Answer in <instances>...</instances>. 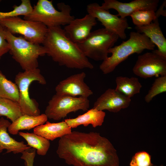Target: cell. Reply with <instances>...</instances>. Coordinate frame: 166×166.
Returning a JSON list of instances; mask_svg holds the SVG:
<instances>
[{
	"instance_id": "6da1fadb",
	"label": "cell",
	"mask_w": 166,
	"mask_h": 166,
	"mask_svg": "<svg viewBox=\"0 0 166 166\" xmlns=\"http://www.w3.org/2000/svg\"><path fill=\"white\" fill-rule=\"evenodd\" d=\"M59 157L73 166H119L117 151L100 133L74 131L60 138Z\"/></svg>"
},
{
	"instance_id": "7a4b0ae2",
	"label": "cell",
	"mask_w": 166,
	"mask_h": 166,
	"mask_svg": "<svg viewBox=\"0 0 166 166\" xmlns=\"http://www.w3.org/2000/svg\"><path fill=\"white\" fill-rule=\"evenodd\" d=\"M42 44L46 54L61 66L77 69L94 68L77 44L67 37L61 26L48 28Z\"/></svg>"
},
{
	"instance_id": "3957f363",
	"label": "cell",
	"mask_w": 166,
	"mask_h": 166,
	"mask_svg": "<svg viewBox=\"0 0 166 166\" xmlns=\"http://www.w3.org/2000/svg\"><path fill=\"white\" fill-rule=\"evenodd\" d=\"M129 36L127 41L109 49L108 53H111V56L103 61L99 66L103 74L113 71L120 64L132 54L140 53L146 49H155V45L144 34L131 32Z\"/></svg>"
},
{
	"instance_id": "277c9868",
	"label": "cell",
	"mask_w": 166,
	"mask_h": 166,
	"mask_svg": "<svg viewBox=\"0 0 166 166\" xmlns=\"http://www.w3.org/2000/svg\"><path fill=\"white\" fill-rule=\"evenodd\" d=\"M6 39L10 46L9 52L24 71L38 68V58L47 53L45 48L32 43L22 36L16 37L5 30Z\"/></svg>"
},
{
	"instance_id": "5b68a950",
	"label": "cell",
	"mask_w": 166,
	"mask_h": 166,
	"mask_svg": "<svg viewBox=\"0 0 166 166\" xmlns=\"http://www.w3.org/2000/svg\"><path fill=\"white\" fill-rule=\"evenodd\" d=\"M57 6L60 11L54 7L52 1L39 0L31 12L24 16V19L40 22L49 28L66 26L75 18L71 15L69 6L61 2Z\"/></svg>"
},
{
	"instance_id": "8992f818",
	"label": "cell",
	"mask_w": 166,
	"mask_h": 166,
	"mask_svg": "<svg viewBox=\"0 0 166 166\" xmlns=\"http://www.w3.org/2000/svg\"><path fill=\"white\" fill-rule=\"evenodd\" d=\"M119 36L105 28L91 32L83 42L77 44L85 56L95 61L105 60L108 51L117 41Z\"/></svg>"
},
{
	"instance_id": "52a82bcc",
	"label": "cell",
	"mask_w": 166,
	"mask_h": 166,
	"mask_svg": "<svg viewBox=\"0 0 166 166\" xmlns=\"http://www.w3.org/2000/svg\"><path fill=\"white\" fill-rule=\"evenodd\" d=\"M34 81L42 85L46 83L45 77L38 68L19 72L15 76V83L18 86L19 93L18 103L23 115L38 116L40 114L38 103L31 98L29 95L30 86Z\"/></svg>"
},
{
	"instance_id": "ba28073f",
	"label": "cell",
	"mask_w": 166,
	"mask_h": 166,
	"mask_svg": "<svg viewBox=\"0 0 166 166\" xmlns=\"http://www.w3.org/2000/svg\"><path fill=\"white\" fill-rule=\"evenodd\" d=\"M0 24L12 34H20L28 41L38 44H42L48 30L42 23L18 17L0 19Z\"/></svg>"
},
{
	"instance_id": "9c48e42d",
	"label": "cell",
	"mask_w": 166,
	"mask_h": 166,
	"mask_svg": "<svg viewBox=\"0 0 166 166\" xmlns=\"http://www.w3.org/2000/svg\"><path fill=\"white\" fill-rule=\"evenodd\" d=\"M89 107L88 98L55 94L48 102L45 114L48 118L58 121L71 112L88 110Z\"/></svg>"
},
{
	"instance_id": "30bf717a",
	"label": "cell",
	"mask_w": 166,
	"mask_h": 166,
	"mask_svg": "<svg viewBox=\"0 0 166 166\" xmlns=\"http://www.w3.org/2000/svg\"><path fill=\"white\" fill-rule=\"evenodd\" d=\"M133 73L144 78L166 76V57L157 49L139 55L132 69Z\"/></svg>"
},
{
	"instance_id": "8fae6325",
	"label": "cell",
	"mask_w": 166,
	"mask_h": 166,
	"mask_svg": "<svg viewBox=\"0 0 166 166\" xmlns=\"http://www.w3.org/2000/svg\"><path fill=\"white\" fill-rule=\"evenodd\" d=\"M86 10L88 14L99 21L104 28L114 33L122 39L126 38L125 30L129 27L126 18L119 17L111 14L109 10L102 8L97 3L89 4Z\"/></svg>"
},
{
	"instance_id": "7c38bea8",
	"label": "cell",
	"mask_w": 166,
	"mask_h": 166,
	"mask_svg": "<svg viewBox=\"0 0 166 166\" xmlns=\"http://www.w3.org/2000/svg\"><path fill=\"white\" fill-rule=\"evenodd\" d=\"M86 76L84 72H82L61 81L55 87L56 94L88 98L93 92L84 82Z\"/></svg>"
},
{
	"instance_id": "4fadbf2b",
	"label": "cell",
	"mask_w": 166,
	"mask_h": 166,
	"mask_svg": "<svg viewBox=\"0 0 166 166\" xmlns=\"http://www.w3.org/2000/svg\"><path fill=\"white\" fill-rule=\"evenodd\" d=\"M159 2V0H134L128 3L122 2L116 0H104L101 6L106 10L114 9L118 13L117 16L124 18L139 10H152L155 12Z\"/></svg>"
},
{
	"instance_id": "5bb4252c",
	"label": "cell",
	"mask_w": 166,
	"mask_h": 166,
	"mask_svg": "<svg viewBox=\"0 0 166 166\" xmlns=\"http://www.w3.org/2000/svg\"><path fill=\"white\" fill-rule=\"evenodd\" d=\"M97 24L96 18L88 14L82 18H74L65 26L64 30L72 41L78 44L86 38Z\"/></svg>"
},
{
	"instance_id": "9a60e30c",
	"label": "cell",
	"mask_w": 166,
	"mask_h": 166,
	"mask_svg": "<svg viewBox=\"0 0 166 166\" xmlns=\"http://www.w3.org/2000/svg\"><path fill=\"white\" fill-rule=\"evenodd\" d=\"M131 98L118 93L114 89H109L102 94L94 102L93 108L103 111L107 110L117 113L128 107Z\"/></svg>"
},
{
	"instance_id": "2e32d148",
	"label": "cell",
	"mask_w": 166,
	"mask_h": 166,
	"mask_svg": "<svg viewBox=\"0 0 166 166\" xmlns=\"http://www.w3.org/2000/svg\"><path fill=\"white\" fill-rule=\"evenodd\" d=\"M11 123L2 117L0 118V153L5 149L6 153L15 154L30 149L31 147L23 141H18L9 135L7 130Z\"/></svg>"
},
{
	"instance_id": "e0dca14e",
	"label": "cell",
	"mask_w": 166,
	"mask_h": 166,
	"mask_svg": "<svg viewBox=\"0 0 166 166\" xmlns=\"http://www.w3.org/2000/svg\"><path fill=\"white\" fill-rule=\"evenodd\" d=\"M71 128L65 121L57 123L47 121L45 124L34 128L33 132L47 140L53 141L70 133Z\"/></svg>"
},
{
	"instance_id": "ac0fdd59",
	"label": "cell",
	"mask_w": 166,
	"mask_h": 166,
	"mask_svg": "<svg viewBox=\"0 0 166 166\" xmlns=\"http://www.w3.org/2000/svg\"><path fill=\"white\" fill-rule=\"evenodd\" d=\"M135 29L137 32L144 34L148 37L157 46L159 53L166 57V39L160 26L158 19L147 25L136 26Z\"/></svg>"
},
{
	"instance_id": "d6986e66",
	"label": "cell",
	"mask_w": 166,
	"mask_h": 166,
	"mask_svg": "<svg viewBox=\"0 0 166 166\" xmlns=\"http://www.w3.org/2000/svg\"><path fill=\"white\" fill-rule=\"evenodd\" d=\"M105 116V113L103 111L93 108L75 118L65 119L64 121L71 128H76L82 125L85 127L89 124L95 128L102 125Z\"/></svg>"
},
{
	"instance_id": "ffe728a7",
	"label": "cell",
	"mask_w": 166,
	"mask_h": 166,
	"mask_svg": "<svg viewBox=\"0 0 166 166\" xmlns=\"http://www.w3.org/2000/svg\"><path fill=\"white\" fill-rule=\"evenodd\" d=\"M48 119L45 113L38 116L23 115L11 123L8 130L10 134L16 135L20 130H29L44 124Z\"/></svg>"
},
{
	"instance_id": "44dd1931",
	"label": "cell",
	"mask_w": 166,
	"mask_h": 166,
	"mask_svg": "<svg viewBox=\"0 0 166 166\" xmlns=\"http://www.w3.org/2000/svg\"><path fill=\"white\" fill-rule=\"evenodd\" d=\"M115 81V90L130 98L140 93L142 87L138 78L136 77L118 76L116 78Z\"/></svg>"
},
{
	"instance_id": "7402d4cb",
	"label": "cell",
	"mask_w": 166,
	"mask_h": 166,
	"mask_svg": "<svg viewBox=\"0 0 166 166\" xmlns=\"http://www.w3.org/2000/svg\"><path fill=\"white\" fill-rule=\"evenodd\" d=\"M18 135L26 141L27 145L36 150L39 155H45L50 146L49 141L34 133L19 132Z\"/></svg>"
},
{
	"instance_id": "603a6c76",
	"label": "cell",
	"mask_w": 166,
	"mask_h": 166,
	"mask_svg": "<svg viewBox=\"0 0 166 166\" xmlns=\"http://www.w3.org/2000/svg\"><path fill=\"white\" fill-rule=\"evenodd\" d=\"M23 115L18 103L8 99L0 97V117L4 116L12 122Z\"/></svg>"
},
{
	"instance_id": "cb8c5ba5",
	"label": "cell",
	"mask_w": 166,
	"mask_h": 166,
	"mask_svg": "<svg viewBox=\"0 0 166 166\" xmlns=\"http://www.w3.org/2000/svg\"><path fill=\"white\" fill-rule=\"evenodd\" d=\"M0 97L18 102L19 93L15 83L8 80L0 70Z\"/></svg>"
},
{
	"instance_id": "d4e9b609",
	"label": "cell",
	"mask_w": 166,
	"mask_h": 166,
	"mask_svg": "<svg viewBox=\"0 0 166 166\" xmlns=\"http://www.w3.org/2000/svg\"><path fill=\"white\" fill-rule=\"evenodd\" d=\"M130 16L133 23L136 26L148 25L156 19L155 11L152 10H137L132 13Z\"/></svg>"
},
{
	"instance_id": "484cf974",
	"label": "cell",
	"mask_w": 166,
	"mask_h": 166,
	"mask_svg": "<svg viewBox=\"0 0 166 166\" xmlns=\"http://www.w3.org/2000/svg\"><path fill=\"white\" fill-rule=\"evenodd\" d=\"M13 8V10L10 11H0V19L16 17L20 15L24 16L30 13L33 9L29 0H22L21 3L19 6L14 5Z\"/></svg>"
},
{
	"instance_id": "4316f807",
	"label": "cell",
	"mask_w": 166,
	"mask_h": 166,
	"mask_svg": "<svg viewBox=\"0 0 166 166\" xmlns=\"http://www.w3.org/2000/svg\"><path fill=\"white\" fill-rule=\"evenodd\" d=\"M166 91V76L156 78L148 93L144 97L147 103L151 101L156 96Z\"/></svg>"
},
{
	"instance_id": "83f0119b",
	"label": "cell",
	"mask_w": 166,
	"mask_h": 166,
	"mask_svg": "<svg viewBox=\"0 0 166 166\" xmlns=\"http://www.w3.org/2000/svg\"><path fill=\"white\" fill-rule=\"evenodd\" d=\"M130 166H154L151 163V156L147 152L140 151L132 156Z\"/></svg>"
},
{
	"instance_id": "f1b7e54d",
	"label": "cell",
	"mask_w": 166,
	"mask_h": 166,
	"mask_svg": "<svg viewBox=\"0 0 166 166\" xmlns=\"http://www.w3.org/2000/svg\"><path fill=\"white\" fill-rule=\"evenodd\" d=\"M5 28L0 24V60L2 57L10 51V46L6 39Z\"/></svg>"
},
{
	"instance_id": "f546056e",
	"label": "cell",
	"mask_w": 166,
	"mask_h": 166,
	"mask_svg": "<svg viewBox=\"0 0 166 166\" xmlns=\"http://www.w3.org/2000/svg\"><path fill=\"white\" fill-rule=\"evenodd\" d=\"M26 150L23 152L21 157L25 161L26 166H33L34 159L36 155V150L34 149L31 151Z\"/></svg>"
},
{
	"instance_id": "4dcf8cb0",
	"label": "cell",
	"mask_w": 166,
	"mask_h": 166,
	"mask_svg": "<svg viewBox=\"0 0 166 166\" xmlns=\"http://www.w3.org/2000/svg\"><path fill=\"white\" fill-rule=\"evenodd\" d=\"M166 7V0H164L162 4L160 6L157 10L155 12V16L156 19H158V18L161 16L164 17L166 16V10H164V8Z\"/></svg>"
},
{
	"instance_id": "1f68e13d",
	"label": "cell",
	"mask_w": 166,
	"mask_h": 166,
	"mask_svg": "<svg viewBox=\"0 0 166 166\" xmlns=\"http://www.w3.org/2000/svg\"><path fill=\"white\" fill-rule=\"evenodd\" d=\"M154 166H156V165H154ZM159 166H163V165L162 164H161V165H159Z\"/></svg>"
}]
</instances>
